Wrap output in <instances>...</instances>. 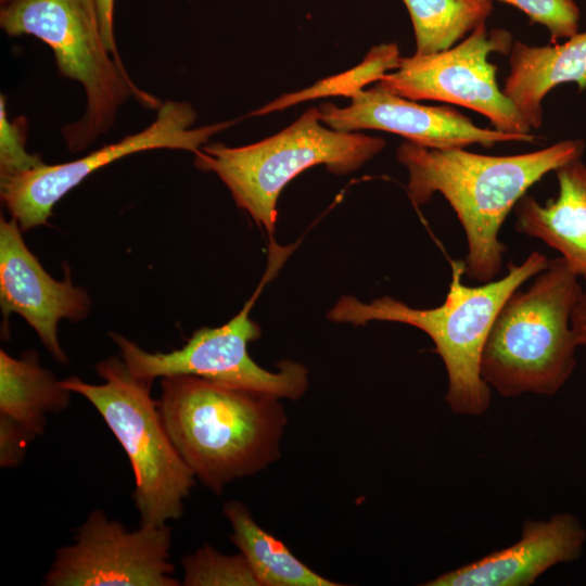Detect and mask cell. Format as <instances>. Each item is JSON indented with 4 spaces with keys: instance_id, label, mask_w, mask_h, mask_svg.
I'll use <instances>...</instances> for the list:
<instances>
[{
    "instance_id": "6da1fadb",
    "label": "cell",
    "mask_w": 586,
    "mask_h": 586,
    "mask_svg": "<svg viewBox=\"0 0 586 586\" xmlns=\"http://www.w3.org/2000/svg\"><path fill=\"white\" fill-rule=\"evenodd\" d=\"M584 150V141L575 139L534 152L493 156L405 141L396 157L408 170L407 192L416 206L428 203L436 192L448 201L467 238L464 273L485 283L500 270L506 246L498 234L511 209L528 188L582 157Z\"/></svg>"
},
{
    "instance_id": "7a4b0ae2",
    "label": "cell",
    "mask_w": 586,
    "mask_h": 586,
    "mask_svg": "<svg viewBox=\"0 0 586 586\" xmlns=\"http://www.w3.org/2000/svg\"><path fill=\"white\" fill-rule=\"evenodd\" d=\"M161 390L158 410L174 446L213 493L279 458L288 423L280 398L186 374L162 378Z\"/></svg>"
},
{
    "instance_id": "3957f363",
    "label": "cell",
    "mask_w": 586,
    "mask_h": 586,
    "mask_svg": "<svg viewBox=\"0 0 586 586\" xmlns=\"http://www.w3.org/2000/svg\"><path fill=\"white\" fill-rule=\"evenodd\" d=\"M548 265L544 254L532 252L520 265L509 262L507 273L499 280L467 286L461 282L464 263L451 262L453 278L441 306L419 309L390 296L362 303L346 295L329 310L328 318L357 326L374 320L400 322L422 330L445 365V400L450 410L480 416L491 403V387L481 377V356L491 328L508 297Z\"/></svg>"
},
{
    "instance_id": "277c9868",
    "label": "cell",
    "mask_w": 586,
    "mask_h": 586,
    "mask_svg": "<svg viewBox=\"0 0 586 586\" xmlns=\"http://www.w3.org/2000/svg\"><path fill=\"white\" fill-rule=\"evenodd\" d=\"M561 256L549 260L525 291L500 308L481 356V377L501 396H551L576 366L578 346L571 326L583 289Z\"/></svg>"
},
{
    "instance_id": "5b68a950",
    "label": "cell",
    "mask_w": 586,
    "mask_h": 586,
    "mask_svg": "<svg viewBox=\"0 0 586 586\" xmlns=\"http://www.w3.org/2000/svg\"><path fill=\"white\" fill-rule=\"evenodd\" d=\"M1 28L10 36L31 35L53 50L59 73L81 84L87 95L82 117L63 127L73 152L106 132L118 109L133 97L149 109L162 102L141 90L104 43L95 0H7Z\"/></svg>"
},
{
    "instance_id": "8992f818",
    "label": "cell",
    "mask_w": 586,
    "mask_h": 586,
    "mask_svg": "<svg viewBox=\"0 0 586 586\" xmlns=\"http://www.w3.org/2000/svg\"><path fill=\"white\" fill-rule=\"evenodd\" d=\"M384 145L380 137L327 128L319 109L310 107L280 132L256 143L237 148L205 144L194 154V165L215 173L237 205L271 237L277 201L288 182L316 165H324L335 175L349 174Z\"/></svg>"
},
{
    "instance_id": "52a82bcc",
    "label": "cell",
    "mask_w": 586,
    "mask_h": 586,
    "mask_svg": "<svg viewBox=\"0 0 586 586\" xmlns=\"http://www.w3.org/2000/svg\"><path fill=\"white\" fill-rule=\"evenodd\" d=\"M95 370L102 384L77 377L61 382L93 405L127 454L140 525L158 526L179 519L195 476L174 446L157 400L151 397L153 381L132 374L117 357L100 361Z\"/></svg>"
},
{
    "instance_id": "ba28073f",
    "label": "cell",
    "mask_w": 586,
    "mask_h": 586,
    "mask_svg": "<svg viewBox=\"0 0 586 586\" xmlns=\"http://www.w3.org/2000/svg\"><path fill=\"white\" fill-rule=\"evenodd\" d=\"M285 252L271 243L269 268L241 311L220 327L196 330L179 349L149 353L125 336L111 333L131 373L150 381L178 374L195 375L280 399L302 397L308 386L306 367L284 360L278 365V371H269L257 365L247 349L249 343L257 340L262 332L250 318L251 308L264 284L284 260Z\"/></svg>"
},
{
    "instance_id": "9c48e42d",
    "label": "cell",
    "mask_w": 586,
    "mask_h": 586,
    "mask_svg": "<svg viewBox=\"0 0 586 586\" xmlns=\"http://www.w3.org/2000/svg\"><path fill=\"white\" fill-rule=\"evenodd\" d=\"M512 37L505 29L477 26L457 46L432 54L400 58L398 67L377 85L409 100H433L464 106L487 117L504 132L531 133L513 103L499 89L492 52L507 54Z\"/></svg>"
},
{
    "instance_id": "30bf717a",
    "label": "cell",
    "mask_w": 586,
    "mask_h": 586,
    "mask_svg": "<svg viewBox=\"0 0 586 586\" xmlns=\"http://www.w3.org/2000/svg\"><path fill=\"white\" fill-rule=\"evenodd\" d=\"M195 120L196 113L189 103L163 102L155 120L140 132L73 162L43 163L28 170L0 176L1 201L22 231L46 225L53 206L98 168L148 150L175 149L195 154L214 133L233 124L225 122L192 128Z\"/></svg>"
},
{
    "instance_id": "8fae6325",
    "label": "cell",
    "mask_w": 586,
    "mask_h": 586,
    "mask_svg": "<svg viewBox=\"0 0 586 586\" xmlns=\"http://www.w3.org/2000/svg\"><path fill=\"white\" fill-rule=\"evenodd\" d=\"M171 527L127 531L102 510L90 512L74 543L55 552L47 586H178L169 561Z\"/></svg>"
},
{
    "instance_id": "7c38bea8",
    "label": "cell",
    "mask_w": 586,
    "mask_h": 586,
    "mask_svg": "<svg viewBox=\"0 0 586 586\" xmlns=\"http://www.w3.org/2000/svg\"><path fill=\"white\" fill-rule=\"evenodd\" d=\"M318 109L321 122L334 130H383L431 149H464L472 144L492 148L500 142L537 140L532 132L510 133L479 127L449 106L422 105L378 85L354 94L347 106L323 102Z\"/></svg>"
},
{
    "instance_id": "4fadbf2b",
    "label": "cell",
    "mask_w": 586,
    "mask_h": 586,
    "mask_svg": "<svg viewBox=\"0 0 586 586\" xmlns=\"http://www.w3.org/2000/svg\"><path fill=\"white\" fill-rule=\"evenodd\" d=\"M0 305L3 320L10 314L22 316L61 365L68 359L58 336L62 319L82 320L91 300L73 284L68 269L62 281L53 279L26 246L15 218L0 220Z\"/></svg>"
},
{
    "instance_id": "5bb4252c",
    "label": "cell",
    "mask_w": 586,
    "mask_h": 586,
    "mask_svg": "<svg viewBox=\"0 0 586 586\" xmlns=\"http://www.w3.org/2000/svg\"><path fill=\"white\" fill-rule=\"evenodd\" d=\"M586 531L571 513L527 520L513 545L443 573L425 586H530L551 566L582 555Z\"/></svg>"
},
{
    "instance_id": "9a60e30c",
    "label": "cell",
    "mask_w": 586,
    "mask_h": 586,
    "mask_svg": "<svg viewBox=\"0 0 586 586\" xmlns=\"http://www.w3.org/2000/svg\"><path fill=\"white\" fill-rule=\"evenodd\" d=\"M555 171L557 198L540 204L524 194L514 206L515 228L557 250L586 282V165L579 157Z\"/></svg>"
},
{
    "instance_id": "2e32d148",
    "label": "cell",
    "mask_w": 586,
    "mask_h": 586,
    "mask_svg": "<svg viewBox=\"0 0 586 586\" xmlns=\"http://www.w3.org/2000/svg\"><path fill=\"white\" fill-rule=\"evenodd\" d=\"M509 75L504 94L531 129L543 124L542 102L555 87L575 82L586 89V31H577L563 43L528 46L514 41L509 52Z\"/></svg>"
},
{
    "instance_id": "e0dca14e",
    "label": "cell",
    "mask_w": 586,
    "mask_h": 586,
    "mask_svg": "<svg viewBox=\"0 0 586 586\" xmlns=\"http://www.w3.org/2000/svg\"><path fill=\"white\" fill-rule=\"evenodd\" d=\"M71 391L39 364L34 351L20 358L0 351V415L31 432L43 433L49 413L67 408Z\"/></svg>"
},
{
    "instance_id": "ac0fdd59",
    "label": "cell",
    "mask_w": 586,
    "mask_h": 586,
    "mask_svg": "<svg viewBox=\"0 0 586 586\" xmlns=\"http://www.w3.org/2000/svg\"><path fill=\"white\" fill-rule=\"evenodd\" d=\"M231 542L247 560L259 586H337L298 560L278 538L260 527L241 501L224 505Z\"/></svg>"
},
{
    "instance_id": "d6986e66",
    "label": "cell",
    "mask_w": 586,
    "mask_h": 586,
    "mask_svg": "<svg viewBox=\"0 0 586 586\" xmlns=\"http://www.w3.org/2000/svg\"><path fill=\"white\" fill-rule=\"evenodd\" d=\"M411 18L417 54L448 50L486 23L493 0H402Z\"/></svg>"
},
{
    "instance_id": "ffe728a7",
    "label": "cell",
    "mask_w": 586,
    "mask_h": 586,
    "mask_svg": "<svg viewBox=\"0 0 586 586\" xmlns=\"http://www.w3.org/2000/svg\"><path fill=\"white\" fill-rule=\"evenodd\" d=\"M400 58L399 49L395 43H382L372 47L361 63L355 67L345 73L317 81L302 91L283 94L258 111L253 112L252 115H263L283 110L298 102L316 98L330 95H346L352 98L354 94L364 90L366 85L377 82L386 73L396 69Z\"/></svg>"
},
{
    "instance_id": "44dd1931",
    "label": "cell",
    "mask_w": 586,
    "mask_h": 586,
    "mask_svg": "<svg viewBox=\"0 0 586 586\" xmlns=\"http://www.w3.org/2000/svg\"><path fill=\"white\" fill-rule=\"evenodd\" d=\"M184 586H259L247 560L240 552L222 555L203 545L181 559Z\"/></svg>"
},
{
    "instance_id": "7402d4cb",
    "label": "cell",
    "mask_w": 586,
    "mask_h": 586,
    "mask_svg": "<svg viewBox=\"0 0 586 586\" xmlns=\"http://www.w3.org/2000/svg\"><path fill=\"white\" fill-rule=\"evenodd\" d=\"M522 11L531 22L543 25L551 42L578 31L581 12L574 0H497Z\"/></svg>"
},
{
    "instance_id": "603a6c76",
    "label": "cell",
    "mask_w": 586,
    "mask_h": 586,
    "mask_svg": "<svg viewBox=\"0 0 586 586\" xmlns=\"http://www.w3.org/2000/svg\"><path fill=\"white\" fill-rule=\"evenodd\" d=\"M5 97L0 98V176L35 168L44 162L38 154L25 150L26 118L21 116L9 122Z\"/></svg>"
},
{
    "instance_id": "cb8c5ba5",
    "label": "cell",
    "mask_w": 586,
    "mask_h": 586,
    "mask_svg": "<svg viewBox=\"0 0 586 586\" xmlns=\"http://www.w3.org/2000/svg\"><path fill=\"white\" fill-rule=\"evenodd\" d=\"M36 436L13 419L0 415V466L15 468L24 459L26 447Z\"/></svg>"
},
{
    "instance_id": "d4e9b609",
    "label": "cell",
    "mask_w": 586,
    "mask_h": 586,
    "mask_svg": "<svg viewBox=\"0 0 586 586\" xmlns=\"http://www.w3.org/2000/svg\"><path fill=\"white\" fill-rule=\"evenodd\" d=\"M100 17L101 33L105 46L113 56L122 62L114 37V27H113V14H114V2L115 0H95ZM123 63V62H122Z\"/></svg>"
},
{
    "instance_id": "484cf974",
    "label": "cell",
    "mask_w": 586,
    "mask_h": 586,
    "mask_svg": "<svg viewBox=\"0 0 586 586\" xmlns=\"http://www.w3.org/2000/svg\"><path fill=\"white\" fill-rule=\"evenodd\" d=\"M571 326L577 345L586 346V289L574 307Z\"/></svg>"
},
{
    "instance_id": "4316f807",
    "label": "cell",
    "mask_w": 586,
    "mask_h": 586,
    "mask_svg": "<svg viewBox=\"0 0 586 586\" xmlns=\"http://www.w3.org/2000/svg\"><path fill=\"white\" fill-rule=\"evenodd\" d=\"M5 1H7V0H1L2 3L5 2Z\"/></svg>"
}]
</instances>
